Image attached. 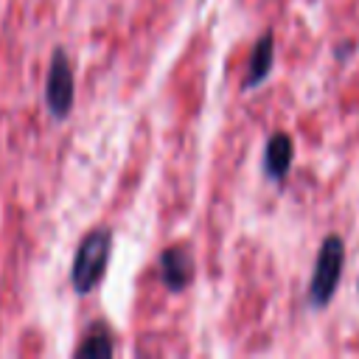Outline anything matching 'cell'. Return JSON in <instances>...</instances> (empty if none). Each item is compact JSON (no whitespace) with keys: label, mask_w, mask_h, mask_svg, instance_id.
<instances>
[{"label":"cell","mask_w":359,"mask_h":359,"mask_svg":"<svg viewBox=\"0 0 359 359\" xmlns=\"http://www.w3.org/2000/svg\"><path fill=\"white\" fill-rule=\"evenodd\" d=\"M157 275L168 292H185L196 275V258L188 244H168L157 255Z\"/></svg>","instance_id":"obj_4"},{"label":"cell","mask_w":359,"mask_h":359,"mask_svg":"<svg viewBox=\"0 0 359 359\" xmlns=\"http://www.w3.org/2000/svg\"><path fill=\"white\" fill-rule=\"evenodd\" d=\"M342 261H345V244L339 236H328L320 244L317 261H314V272L309 280V303L314 309H323L331 303L339 275H342Z\"/></svg>","instance_id":"obj_3"},{"label":"cell","mask_w":359,"mask_h":359,"mask_svg":"<svg viewBox=\"0 0 359 359\" xmlns=\"http://www.w3.org/2000/svg\"><path fill=\"white\" fill-rule=\"evenodd\" d=\"M112 227L98 224L90 233L81 236L76 255H73V269H70V286L79 297L90 294L107 275L109 255H112Z\"/></svg>","instance_id":"obj_1"},{"label":"cell","mask_w":359,"mask_h":359,"mask_svg":"<svg viewBox=\"0 0 359 359\" xmlns=\"http://www.w3.org/2000/svg\"><path fill=\"white\" fill-rule=\"evenodd\" d=\"M42 98H45V109L53 121H67L76 107V73H73L70 56L62 45H56L50 50Z\"/></svg>","instance_id":"obj_2"},{"label":"cell","mask_w":359,"mask_h":359,"mask_svg":"<svg viewBox=\"0 0 359 359\" xmlns=\"http://www.w3.org/2000/svg\"><path fill=\"white\" fill-rule=\"evenodd\" d=\"M294 157V143L286 132H275L264 146V174L275 182H283Z\"/></svg>","instance_id":"obj_7"},{"label":"cell","mask_w":359,"mask_h":359,"mask_svg":"<svg viewBox=\"0 0 359 359\" xmlns=\"http://www.w3.org/2000/svg\"><path fill=\"white\" fill-rule=\"evenodd\" d=\"M272 62H275V34H272V31H264V34L255 39L252 50H250V59H247V76H244V81H241V90H252V87H258V84L269 76Z\"/></svg>","instance_id":"obj_5"},{"label":"cell","mask_w":359,"mask_h":359,"mask_svg":"<svg viewBox=\"0 0 359 359\" xmlns=\"http://www.w3.org/2000/svg\"><path fill=\"white\" fill-rule=\"evenodd\" d=\"M118 351V339H115V331L109 328V323L104 320H95L84 328L81 339L76 342L73 348V356H90V359H104V356H112Z\"/></svg>","instance_id":"obj_6"}]
</instances>
